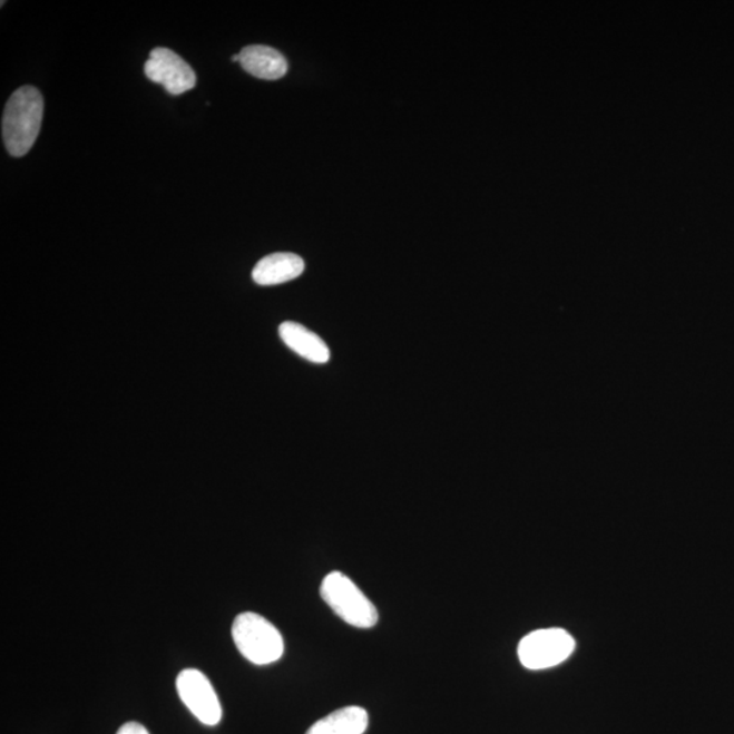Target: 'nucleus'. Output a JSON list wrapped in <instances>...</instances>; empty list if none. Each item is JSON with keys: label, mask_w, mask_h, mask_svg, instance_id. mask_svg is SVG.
Listing matches in <instances>:
<instances>
[{"label": "nucleus", "mask_w": 734, "mask_h": 734, "mask_svg": "<svg viewBox=\"0 0 734 734\" xmlns=\"http://www.w3.org/2000/svg\"><path fill=\"white\" fill-rule=\"evenodd\" d=\"M45 100L33 86H22L12 92L6 104L2 135L6 149L12 157L27 154L39 137Z\"/></svg>", "instance_id": "obj_1"}, {"label": "nucleus", "mask_w": 734, "mask_h": 734, "mask_svg": "<svg viewBox=\"0 0 734 734\" xmlns=\"http://www.w3.org/2000/svg\"><path fill=\"white\" fill-rule=\"evenodd\" d=\"M232 637L239 653L252 664L268 665L285 653V640L270 620L255 613L239 614L233 622Z\"/></svg>", "instance_id": "obj_2"}, {"label": "nucleus", "mask_w": 734, "mask_h": 734, "mask_svg": "<svg viewBox=\"0 0 734 734\" xmlns=\"http://www.w3.org/2000/svg\"><path fill=\"white\" fill-rule=\"evenodd\" d=\"M320 595H322L326 606L350 626L372 628L379 623L378 608L341 571H332L323 579Z\"/></svg>", "instance_id": "obj_3"}, {"label": "nucleus", "mask_w": 734, "mask_h": 734, "mask_svg": "<svg viewBox=\"0 0 734 734\" xmlns=\"http://www.w3.org/2000/svg\"><path fill=\"white\" fill-rule=\"evenodd\" d=\"M576 649V640L564 628H541L529 633L518 644V658L530 671L554 668Z\"/></svg>", "instance_id": "obj_4"}, {"label": "nucleus", "mask_w": 734, "mask_h": 734, "mask_svg": "<svg viewBox=\"0 0 734 734\" xmlns=\"http://www.w3.org/2000/svg\"><path fill=\"white\" fill-rule=\"evenodd\" d=\"M176 688L184 705L202 724L217 726L221 723V701L203 672L184 669L176 678Z\"/></svg>", "instance_id": "obj_5"}, {"label": "nucleus", "mask_w": 734, "mask_h": 734, "mask_svg": "<svg viewBox=\"0 0 734 734\" xmlns=\"http://www.w3.org/2000/svg\"><path fill=\"white\" fill-rule=\"evenodd\" d=\"M145 74L154 84L163 85L172 96H180L196 85L193 67L168 48L153 49L145 65Z\"/></svg>", "instance_id": "obj_6"}, {"label": "nucleus", "mask_w": 734, "mask_h": 734, "mask_svg": "<svg viewBox=\"0 0 734 734\" xmlns=\"http://www.w3.org/2000/svg\"><path fill=\"white\" fill-rule=\"evenodd\" d=\"M305 263L294 253H273L262 258L253 268V281L261 286L281 285L304 273Z\"/></svg>", "instance_id": "obj_7"}, {"label": "nucleus", "mask_w": 734, "mask_h": 734, "mask_svg": "<svg viewBox=\"0 0 734 734\" xmlns=\"http://www.w3.org/2000/svg\"><path fill=\"white\" fill-rule=\"evenodd\" d=\"M239 65L251 76L276 81L286 76L287 60L276 49L267 46H249L239 52Z\"/></svg>", "instance_id": "obj_8"}, {"label": "nucleus", "mask_w": 734, "mask_h": 734, "mask_svg": "<svg viewBox=\"0 0 734 734\" xmlns=\"http://www.w3.org/2000/svg\"><path fill=\"white\" fill-rule=\"evenodd\" d=\"M280 335L288 349L305 360L323 365L330 361L331 351L322 337L294 322H285L280 326Z\"/></svg>", "instance_id": "obj_9"}, {"label": "nucleus", "mask_w": 734, "mask_h": 734, "mask_svg": "<svg viewBox=\"0 0 734 734\" xmlns=\"http://www.w3.org/2000/svg\"><path fill=\"white\" fill-rule=\"evenodd\" d=\"M369 714L360 706H349L326 715L310 727L306 734H363L368 731Z\"/></svg>", "instance_id": "obj_10"}, {"label": "nucleus", "mask_w": 734, "mask_h": 734, "mask_svg": "<svg viewBox=\"0 0 734 734\" xmlns=\"http://www.w3.org/2000/svg\"><path fill=\"white\" fill-rule=\"evenodd\" d=\"M116 734H150L146 727L139 723H127L117 731Z\"/></svg>", "instance_id": "obj_11"}, {"label": "nucleus", "mask_w": 734, "mask_h": 734, "mask_svg": "<svg viewBox=\"0 0 734 734\" xmlns=\"http://www.w3.org/2000/svg\"><path fill=\"white\" fill-rule=\"evenodd\" d=\"M232 61H239V53L232 57Z\"/></svg>", "instance_id": "obj_12"}]
</instances>
